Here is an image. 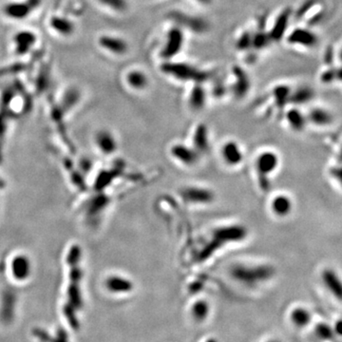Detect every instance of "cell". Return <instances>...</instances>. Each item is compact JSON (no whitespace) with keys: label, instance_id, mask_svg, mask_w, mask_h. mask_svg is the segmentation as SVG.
<instances>
[{"label":"cell","instance_id":"cell-5","mask_svg":"<svg viewBox=\"0 0 342 342\" xmlns=\"http://www.w3.org/2000/svg\"><path fill=\"white\" fill-rule=\"evenodd\" d=\"M168 152L177 164L188 168L196 166L202 159V155L190 144L174 143L169 146Z\"/></svg>","mask_w":342,"mask_h":342},{"label":"cell","instance_id":"cell-42","mask_svg":"<svg viewBox=\"0 0 342 342\" xmlns=\"http://www.w3.org/2000/svg\"><path fill=\"white\" fill-rule=\"evenodd\" d=\"M341 158H342V154H341Z\"/></svg>","mask_w":342,"mask_h":342},{"label":"cell","instance_id":"cell-8","mask_svg":"<svg viewBox=\"0 0 342 342\" xmlns=\"http://www.w3.org/2000/svg\"><path fill=\"white\" fill-rule=\"evenodd\" d=\"M104 287L112 295L127 296L134 292L135 283L129 276L122 274H113L105 277Z\"/></svg>","mask_w":342,"mask_h":342},{"label":"cell","instance_id":"cell-26","mask_svg":"<svg viewBox=\"0 0 342 342\" xmlns=\"http://www.w3.org/2000/svg\"><path fill=\"white\" fill-rule=\"evenodd\" d=\"M99 43L101 47L115 54H124L127 51V44L124 40L117 37L103 35L100 37Z\"/></svg>","mask_w":342,"mask_h":342},{"label":"cell","instance_id":"cell-20","mask_svg":"<svg viewBox=\"0 0 342 342\" xmlns=\"http://www.w3.org/2000/svg\"><path fill=\"white\" fill-rule=\"evenodd\" d=\"M96 144L100 152L105 155L113 154L118 148V143L115 136L108 131H101L97 133Z\"/></svg>","mask_w":342,"mask_h":342},{"label":"cell","instance_id":"cell-14","mask_svg":"<svg viewBox=\"0 0 342 342\" xmlns=\"http://www.w3.org/2000/svg\"><path fill=\"white\" fill-rule=\"evenodd\" d=\"M288 42L290 44L300 45L305 48H313L317 44V36L316 33H313L308 29L297 28L295 29L288 36Z\"/></svg>","mask_w":342,"mask_h":342},{"label":"cell","instance_id":"cell-28","mask_svg":"<svg viewBox=\"0 0 342 342\" xmlns=\"http://www.w3.org/2000/svg\"><path fill=\"white\" fill-rule=\"evenodd\" d=\"M50 24L54 31L63 35H71L74 32V25L73 22L64 17L54 16L50 21Z\"/></svg>","mask_w":342,"mask_h":342},{"label":"cell","instance_id":"cell-25","mask_svg":"<svg viewBox=\"0 0 342 342\" xmlns=\"http://www.w3.org/2000/svg\"><path fill=\"white\" fill-rule=\"evenodd\" d=\"M31 266L26 256H17L12 263L13 276L17 281H25L30 276Z\"/></svg>","mask_w":342,"mask_h":342},{"label":"cell","instance_id":"cell-10","mask_svg":"<svg viewBox=\"0 0 342 342\" xmlns=\"http://www.w3.org/2000/svg\"><path fill=\"white\" fill-rule=\"evenodd\" d=\"M320 280L324 288L337 302L342 303V277L336 270L326 267L322 271Z\"/></svg>","mask_w":342,"mask_h":342},{"label":"cell","instance_id":"cell-24","mask_svg":"<svg viewBox=\"0 0 342 342\" xmlns=\"http://www.w3.org/2000/svg\"><path fill=\"white\" fill-rule=\"evenodd\" d=\"M36 41V36L31 32L28 31H24V32H20V33H16V35L14 36V43L16 45V53L22 55L28 53L31 48L33 47V44Z\"/></svg>","mask_w":342,"mask_h":342},{"label":"cell","instance_id":"cell-7","mask_svg":"<svg viewBox=\"0 0 342 342\" xmlns=\"http://www.w3.org/2000/svg\"><path fill=\"white\" fill-rule=\"evenodd\" d=\"M220 157L229 168H236L244 163L245 154L244 147L238 141L227 140L220 148Z\"/></svg>","mask_w":342,"mask_h":342},{"label":"cell","instance_id":"cell-37","mask_svg":"<svg viewBox=\"0 0 342 342\" xmlns=\"http://www.w3.org/2000/svg\"><path fill=\"white\" fill-rule=\"evenodd\" d=\"M28 3L30 4V6L33 8V10H34L35 8L39 6L41 0H28Z\"/></svg>","mask_w":342,"mask_h":342},{"label":"cell","instance_id":"cell-17","mask_svg":"<svg viewBox=\"0 0 342 342\" xmlns=\"http://www.w3.org/2000/svg\"><path fill=\"white\" fill-rule=\"evenodd\" d=\"M289 320L295 328L304 329L312 323L313 315L312 312L305 306L297 305L290 311Z\"/></svg>","mask_w":342,"mask_h":342},{"label":"cell","instance_id":"cell-9","mask_svg":"<svg viewBox=\"0 0 342 342\" xmlns=\"http://www.w3.org/2000/svg\"><path fill=\"white\" fill-rule=\"evenodd\" d=\"M269 209L277 219H286L294 210V201L286 193H276L270 199Z\"/></svg>","mask_w":342,"mask_h":342},{"label":"cell","instance_id":"cell-41","mask_svg":"<svg viewBox=\"0 0 342 342\" xmlns=\"http://www.w3.org/2000/svg\"><path fill=\"white\" fill-rule=\"evenodd\" d=\"M197 1H200V2H202V3H209V2H211V0H197Z\"/></svg>","mask_w":342,"mask_h":342},{"label":"cell","instance_id":"cell-34","mask_svg":"<svg viewBox=\"0 0 342 342\" xmlns=\"http://www.w3.org/2000/svg\"><path fill=\"white\" fill-rule=\"evenodd\" d=\"M237 45L238 48L241 50H247L248 48L252 47V36L250 33H243L238 40Z\"/></svg>","mask_w":342,"mask_h":342},{"label":"cell","instance_id":"cell-13","mask_svg":"<svg viewBox=\"0 0 342 342\" xmlns=\"http://www.w3.org/2000/svg\"><path fill=\"white\" fill-rule=\"evenodd\" d=\"M184 43V34L178 28H173L166 36V42L162 51V56L165 59L172 58L181 51Z\"/></svg>","mask_w":342,"mask_h":342},{"label":"cell","instance_id":"cell-31","mask_svg":"<svg viewBox=\"0 0 342 342\" xmlns=\"http://www.w3.org/2000/svg\"><path fill=\"white\" fill-rule=\"evenodd\" d=\"M129 85L136 90H142L147 86V78L145 74L139 71H133L126 76Z\"/></svg>","mask_w":342,"mask_h":342},{"label":"cell","instance_id":"cell-40","mask_svg":"<svg viewBox=\"0 0 342 342\" xmlns=\"http://www.w3.org/2000/svg\"><path fill=\"white\" fill-rule=\"evenodd\" d=\"M338 58H339V60H340V61L342 62V48L340 49L339 53H338Z\"/></svg>","mask_w":342,"mask_h":342},{"label":"cell","instance_id":"cell-30","mask_svg":"<svg viewBox=\"0 0 342 342\" xmlns=\"http://www.w3.org/2000/svg\"><path fill=\"white\" fill-rule=\"evenodd\" d=\"M291 91L287 86H277L273 91V96L275 99L276 105L280 109H283L290 102Z\"/></svg>","mask_w":342,"mask_h":342},{"label":"cell","instance_id":"cell-29","mask_svg":"<svg viewBox=\"0 0 342 342\" xmlns=\"http://www.w3.org/2000/svg\"><path fill=\"white\" fill-rule=\"evenodd\" d=\"M314 97V91L308 87H303L297 89L296 92L291 93L290 102L295 105L307 104Z\"/></svg>","mask_w":342,"mask_h":342},{"label":"cell","instance_id":"cell-6","mask_svg":"<svg viewBox=\"0 0 342 342\" xmlns=\"http://www.w3.org/2000/svg\"><path fill=\"white\" fill-rule=\"evenodd\" d=\"M162 71L178 79L190 80L199 83L208 78L206 73L182 63H165L162 66Z\"/></svg>","mask_w":342,"mask_h":342},{"label":"cell","instance_id":"cell-4","mask_svg":"<svg viewBox=\"0 0 342 342\" xmlns=\"http://www.w3.org/2000/svg\"><path fill=\"white\" fill-rule=\"evenodd\" d=\"M180 199L191 206H207L215 203L217 196L210 187L202 184H186L179 189Z\"/></svg>","mask_w":342,"mask_h":342},{"label":"cell","instance_id":"cell-35","mask_svg":"<svg viewBox=\"0 0 342 342\" xmlns=\"http://www.w3.org/2000/svg\"><path fill=\"white\" fill-rule=\"evenodd\" d=\"M332 174L337 180V182L342 185V166L341 167H336L334 170L332 171Z\"/></svg>","mask_w":342,"mask_h":342},{"label":"cell","instance_id":"cell-11","mask_svg":"<svg viewBox=\"0 0 342 342\" xmlns=\"http://www.w3.org/2000/svg\"><path fill=\"white\" fill-rule=\"evenodd\" d=\"M32 336L36 342H73L68 330L61 327L53 332L36 327L32 330Z\"/></svg>","mask_w":342,"mask_h":342},{"label":"cell","instance_id":"cell-23","mask_svg":"<svg viewBox=\"0 0 342 342\" xmlns=\"http://www.w3.org/2000/svg\"><path fill=\"white\" fill-rule=\"evenodd\" d=\"M33 11V8L27 1L26 3L22 2H13L8 4L4 8V13L7 16L13 19H24Z\"/></svg>","mask_w":342,"mask_h":342},{"label":"cell","instance_id":"cell-16","mask_svg":"<svg viewBox=\"0 0 342 342\" xmlns=\"http://www.w3.org/2000/svg\"><path fill=\"white\" fill-rule=\"evenodd\" d=\"M191 319L195 323H204L211 314V304L206 298H197L191 303L189 307Z\"/></svg>","mask_w":342,"mask_h":342},{"label":"cell","instance_id":"cell-38","mask_svg":"<svg viewBox=\"0 0 342 342\" xmlns=\"http://www.w3.org/2000/svg\"><path fill=\"white\" fill-rule=\"evenodd\" d=\"M263 342H282V341H280L279 339H276V338H271V339H267V340H265V341Z\"/></svg>","mask_w":342,"mask_h":342},{"label":"cell","instance_id":"cell-21","mask_svg":"<svg viewBox=\"0 0 342 342\" xmlns=\"http://www.w3.org/2000/svg\"><path fill=\"white\" fill-rule=\"evenodd\" d=\"M285 118L290 129L296 132H303L308 124L306 115H304L303 112L297 109H291L286 112Z\"/></svg>","mask_w":342,"mask_h":342},{"label":"cell","instance_id":"cell-36","mask_svg":"<svg viewBox=\"0 0 342 342\" xmlns=\"http://www.w3.org/2000/svg\"><path fill=\"white\" fill-rule=\"evenodd\" d=\"M333 330L335 332L336 336H342V320H338L333 327Z\"/></svg>","mask_w":342,"mask_h":342},{"label":"cell","instance_id":"cell-22","mask_svg":"<svg viewBox=\"0 0 342 342\" xmlns=\"http://www.w3.org/2000/svg\"><path fill=\"white\" fill-rule=\"evenodd\" d=\"M290 16H291V11L289 9L284 10L283 13L279 15L276 18L275 25L272 28V31L270 32V39L274 41H279L283 38L284 33L287 30L288 22H289Z\"/></svg>","mask_w":342,"mask_h":342},{"label":"cell","instance_id":"cell-12","mask_svg":"<svg viewBox=\"0 0 342 342\" xmlns=\"http://www.w3.org/2000/svg\"><path fill=\"white\" fill-rule=\"evenodd\" d=\"M190 145L202 155V157L210 152V135L206 125L200 124L195 127Z\"/></svg>","mask_w":342,"mask_h":342},{"label":"cell","instance_id":"cell-1","mask_svg":"<svg viewBox=\"0 0 342 342\" xmlns=\"http://www.w3.org/2000/svg\"><path fill=\"white\" fill-rule=\"evenodd\" d=\"M234 283L246 289H258L271 282L276 271L273 264L263 262L238 261L231 263L227 270Z\"/></svg>","mask_w":342,"mask_h":342},{"label":"cell","instance_id":"cell-3","mask_svg":"<svg viewBox=\"0 0 342 342\" xmlns=\"http://www.w3.org/2000/svg\"><path fill=\"white\" fill-rule=\"evenodd\" d=\"M281 156L273 149H263L254 159V169L258 182L263 191L270 188V178L276 173L281 165Z\"/></svg>","mask_w":342,"mask_h":342},{"label":"cell","instance_id":"cell-15","mask_svg":"<svg viewBox=\"0 0 342 342\" xmlns=\"http://www.w3.org/2000/svg\"><path fill=\"white\" fill-rule=\"evenodd\" d=\"M170 17L178 24L189 29L195 33H204L207 30V24L204 20L199 17H194L184 13L174 12L170 14Z\"/></svg>","mask_w":342,"mask_h":342},{"label":"cell","instance_id":"cell-19","mask_svg":"<svg viewBox=\"0 0 342 342\" xmlns=\"http://www.w3.org/2000/svg\"><path fill=\"white\" fill-rule=\"evenodd\" d=\"M308 123H311L316 126H328L334 123V115L333 113L320 106H316L310 110L308 114L306 115Z\"/></svg>","mask_w":342,"mask_h":342},{"label":"cell","instance_id":"cell-32","mask_svg":"<svg viewBox=\"0 0 342 342\" xmlns=\"http://www.w3.org/2000/svg\"><path fill=\"white\" fill-rule=\"evenodd\" d=\"M99 1L116 12H123L127 8V3L125 0H99Z\"/></svg>","mask_w":342,"mask_h":342},{"label":"cell","instance_id":"cell-27","mask_svg":"<svg viewBox=\"0 0 342 342\" xmlns=\"http://www.w3.org/2000/svg\"><path fill=\"white\" fill-rule=\"evenodd\" d=\"M206 102V94L200 85L195 86L189 94L188 104L193 111L199 112L203 110Z\"/></svg>","mask_w":342,"mask_h":342},{"label":"cell","instance_id":"cell-39","mask_svg":"<svg viewBox=\"0 0 342 342\" xmlns=\"http://www.w3.org/2000/svg\"><path fill=\"white\" fill-rule=\"evenodd\" d=\"M204 342H218L215 338H207Z\"/></svg>","mask_w":342,"mask_h":342},{"label":"cell","instance_id":"cell-33","mask_svg":"<svg viewBox=\"0 0 342 342\" xmlns=\"http://www.w3.org/2000/svg\"><path fill=\"white\" fill-rule=\"evenodd\" d=\"M270 36L264 33H258L252 36V46L256 49H263L270 41Z\"/></svg>","mask_w":342,"mask_h":342},{"label":"cell","instance_id":"cell-2","mask_svg":"<svg viewBox=\"0 0 342 342\" xmlns=\"http://www.w3.org/2000/svg\"><path fill=\"white\" fill-rule=\"evenodd\" d=\"M247 235V229L241 224H227L217 227L212 231L209 245L204 247L203 253L205 254V258H208L220 248L222 249L231 244L243 243Z\"/></svg>","mask_w":342,"mask_h":342},{"label":"cell","instance_id":"cell-18","mask_svg":"<svg viewBox=\"0 0 342 342\" xmlns=\"http://www.w3.org/2000/svg\"><path fill=\"white\" fill-rule=\"evenodd\" d=\"M233 74H234V84L232 87L233 94L238 99L243 98L247 94L250 88L247 74L240 67H234Z\"/></svg>","mask_w":342,"mask_h":342}]
</instances>
